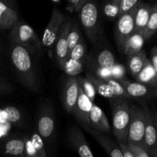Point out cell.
Wrapping results in <instances>:
<instances>
[{
	"label": "cell",
	"instance_id": "obj_32",
	"mask_svg": "<svg viewBox=\"0 0 157 157\" xmlns=\"http://www.w3.org/2000/svg\"><path fill=\"white\" fill-rule=\"evenodd\" d=\"M87 55V44L84 38H81L69 53L68 58L84 61Z\"/></svg>",
	"mask_w": 157,
	"mask_h": 157
},
{
	"label": "cell",
	"instance_id": "obj_18",
	"mask_svg": "<svg viewBox=\"0 0 157 157\" xmlns=\"http://www.w3.org/2000/svg\"><path fill=\"white\" fill-rule=\"evenodd\" d=\"M25 135L21 136H12L6 139L0 145V153L11 156L25 157Z\"/></svg>",
	"mask_w": 157,
	"mask_h": 157
},
{
	"label": "cell",
	"instance_id": "obj_2",
	"mask_svg": "<svg viewBox=\"0 0 157 157\" xmlns=\"http://www.w3.org/2000/svg\"><path fill=\"white\" fill-rule=\"evenodd\" d=\"M113 116V134L117 143H127L130 121V106L127 99L110 100Z\"/></svg>",
	"mask_w": 157,
	"mask_h": 157
},
{
	"label": "cell",
	"instance_id": "obj_5",
	"mask_svg": "<svg viewBox=\"0 0 157 157\" xmlns=\"http://www.w3.org/2000/svg\"><path fill=\"white\" fill-rule=\"evenodd\" d=\"M56 129V118L52 104L48 101L40 109L37 120L36 130L44 142H48L53 137Z\"/></svg>",
	"mask_w": 157,
	"mask_h": 157
},
{
	"label": "cell",
	"instance_id": "obj_8",
	"mask_svg": "<svg viewBox=\"0 0 157 157\" xmlns=\"http://www.w3.org/2000/svg\"><path fill=\"white\" fill-rule=\"evenodd\" d=\"M135 9L136 8L119 15L115 25V39L117 45L121 52L126 40L136 32L134 23Z\"/></svg>",
	"mask_w": 157,
	"mask_h": 157
},
{
	"label": "cell",
	"instance_id": "obj_15",
	"mask_svg": "<svg viewBox=\"0 0 157 157\" xmlns=\"http://www.w3.org/2000/svg\"><path fill=\"white\" fill-rule=\"evenodd\" d=\"M88 127L104 133H110V126L107 116L104 112L94 104L92 105L89 113Z\"/></svg>",
	"mask_w": 157,
	"mask_h": 157
},
{
	"label": "cell",
	"instance_id": "obj_44",
	"mask_svg": "<svg viewBox=\"0 0 157 157\" xmlns=\"http://www.w3.org/2000/svg\"><path fill=\"white\" fill-rule=\"evenodd\" d=\"M52 1L55 3H59V2H61V0H52Z\"/></svg>",
	"mask_w": 157,
	"mask_h": 157
},
{
	"label": "cell",
	"instance_id": "obj_36",
	"mask_svg": "<svg viewBox=\"0 0 157 157\" xmlns=\"http://www.w3.org/2000/svg\"><path fill=\"white\" fill-rule=\"evenodd\" d=\"M111 78L117 80V81H121V80L125 79L126 73H127V69L125 66L122 64L119 63H115L113 66L110 68Z\"/></svg>",
	"mask_w": 157,
	"mask_h": 157
},
{
	"label": "cell",
	"instance_id": "obj_30",
	"mask_svg": "<svg viewBox=\"0 0 157 157\" xmlns=\"http://www.w3.org/2000/svg\"><path fill=\"white\" fill-rule=\"evenodd\" d=\"M84 63L87 65V69L89 71V73L91 74L94 76L97 77L98 78H101V79L105 80V81L111 78L110 68L101 67L86 59L84 60Z\"/></svg>",
	"mask_w": 157,
	"mask_h": 157
},
{
	"label": "cell",
	"instance_id": "obj_23",
	"mask_svg": "<svg viewBox=\"0 0 157 157\" xmlns=\"http://www.w3.org/2000/svg\"><path fill=\"white\" fill-rule=\"evenodd\" d=\"M147 58H148L147 54L143 50L137 53L127 56V67L132 76L135 78L137 75V74L144 67Z\"/></svg>",
	"mask_w": 157,
	"mask_h": 157
},
{
	"label": "cell",
	"instance_id": "obj_45",
	"mask_svg": "<svg viewBox=\"0 0 157 157\" xmlns=\"http://www.w3.org/2000/svg\"><path fill=\"white\" fill-rule=\"evenodd\" d=\"M0 67H1V61H0Z\"/></svg>",
	"mask_w": 157,
	"mask_h": 157
},
{
	"label": "cell",
	"instance_id": "obj_17",
	"mask_svg": "<svg viewBox=\"0 0 157 157\" xmlns=\"http://www.w3.org/2000/svg\"><path fill=\"white\" fill-rule=\"evenodd\" d=\"M84 129L99 143L100 145L104 148L109 156L112 157H123L118 144L115 143V141L111 138L104 134V133L97 131L89 127H84Z\"/></svg>",
	"mask_w": 157,
	"mask_h": 157
},
{
	"label": "cell",
	"instance_id": "obj_26",
	"mask_svg": "<svg viewBox=\"0 0 157 157\" xmlns=\"http://www.w3.org/2000/svg\"><path fill=\"white\" fill-rule=\"evenodd\" d=\"M82 38V34H81V29L76 21L71 20L70 29H69L68 34H67V49H68V54L72 50L74 47L76 45L77 43L80 41V39Z\"/></svg>",
	"mask_w": 157,
	"mask_h": 157
},
{
	"label": "cell",
	"instance_id": "obj_29",
	"mask_svg": "<svg viewBox=\"0 0 157 157\" xmlns=\"http://www.w3.org/2000/svg\"><path fill=\"white\" fill-rule=\"evenodd\" d=\"M84 61L68 58L64 63L61 69L67 74L68 76L77 77L79 74L84 71Z\"/></svg>",
	"mask_w": 157,
	"mask_h": 157
},
{
	"label": "cell",
	"instance_id": "obj_39",
	"mask_svg": "<svg viewBox=\"0 0 157 157\" xmlns=\"http://www.w3.org/2000/svg\"><path fill=\"white\" fill-rule=\"evenodd\" d=\"M123 157H134L127 143H118Z\"/></svg>",
	"mask_w": 157,
	"mask_h": 157
},
{
	"label": "cell",
	"instance_id": "obj_9",
	"mask_svg": "<svg viewBox=\"0 0 157 157\" xmlns=\"http://www.w3.org/2000/svg\"><path fill=\"white\" fill-rule=\"evenodd\" d=\"M71 23V18L70 17H65L54 47L57 63L61 68H62L65 61L68 59L69 54L67 49V38Z\"/></svg>",
	"mask_w": 157,
	"mask_h": 157
},
{
	"label": "cell",
	"instance_id": "obj_7",
	"mask_svg": "<svg viewBox=\"0 0 157 157\" xmlns=\"http://www.w3.org/2000/svg\"><path fill=\"white\" fill-rule=\"evenodd\" d=\"M64 18L65 16L60 12L59 9L57 7H54L50 21L43 32L42 38L41 40L42 47L45 49L52 50L54 48Z\"/></svg>",
	"mask_w": 157,
	"mask_h": 157
},
{
	"label": "cell",
	"instance_id": "obj_3",
	"mask_svg": "<svg viewBox=\"0 0 157 157\" xmlns=\"http://www.w3.org/2000/svg\"><path fill=\"white\" fill-rule=\"evenodd\" d=\"M79 19L85 35L92 44H97L101 37L99 8L95 0H87L79 11Z\"/></svg>",
	"mask_w": 157,
	"mask_h": 157
},
{
	"label": "cell",
	"instance_id": "obj_22",
	"mask_svg": "<svg viewBox=\"0 0 157 157\" xmlns=\"http://www.w3.org/2000/svg\"><path fill=\"white\" fill-rule=\"evenodd\" d=\"M145 38L144 34L135 32L126 40L122 48V52L127 56L133 55L143 50L145 43Z\"/></svg>",
	"mask_w": 157,
	"mask_h": 157
},
{
	"label": "cell",
	"instance_id": "obj_28",
	"mask_svg": "<svg viewBox=\"0 0 157 157\" xmlns=\"http://www.w3.org/2000/svg\"><path fill=\"white\" fill-rule=\"evenodd\" d=\"M157 32V3L152 6L151 13L147 22V27L144 32L146 41L150 39Z\"/></svg>",
	"mask_w": 157,
	"mask_h": 157
},
{
	"label": "cell",
	"instance_id": "obj_11",
	"mask_svg": "<svg viewBox=\"0 0 157 157\" xmlns=\"http://www.w3.org/2000/svg\"><path fill=\"white\" fill-rule=\"evenodd\" d=\"M146 116V127L144 142L147 145L150 156L157 157V133L153 110L144 107Z\"/></svg>",
	"mask_w": 157,
	"mask_h": 157
},
{
	"label": "cell",
	"instance_id": "obj_38",
	"mask_svg": "<svg viewBox=\"0 0 157 157\" xmlns=\"http://www.w3.org/2000/svg\"><path fill=\"white\" fill-rule=\"evenodd\" d=\"M87 0H67V10L71 12H79Z\"/></svg>",
	"mask_w": 157,
	"mask_h": 157
},
{
	"label": "cell",
	"instance_id": "obj_21",
	"mask_svg": "<svg viewBox=\"0 0 157 157\" xmlns=\"http://www.w3.org/2000/svg\"><path fill=\"white\" fill-rule=\"evenodd\" d=\"M135 78L138 82L157 88V74L150 59L147 58L144 67L141 69Z\"/></svg>",
	"mask_w": 157,
	"mask_h": 157
},
{
	"label": "cell",
	"instance_id": "obj_24",
	"mask_svg": "<svg viewBox=\"0 0 157 157\" xmlns=\"http://www.w3.org/2000/svg\"><path fill=\"white\" fill-rule=\"evenodd\" d=\"M86 78L91 81V83L94 84L95 89H96L97 93H98L100 95L109 100L116 99L117 98L113 94V90L110 88V86L107 84V81L105 80L97 78V77L94 76L90 73L86 74Z\"/></svg>",
	"mask_w": 157,
	"mask_h": 157
},
{
	"label": "cell",
	"instance_id": "obj_34",
	"mask_svg": "<svg viewBox=\"0 0 157 157\" xmlns=\"http://www.w3.org/2000/svg\"><path fill=\"white\" fill-rule=\"evenodd\" d=\"M107 83L110 88L112 89L113 92V94L115 95L117 98H124V99H130V96L127 91L125 90L124 87H123L122 84L120 83V81L117 80L110 78V79L107 80Z\"/></svg>",
	"mask_w": 157,
	"mask_h": 157
},
{
	"label": "cell",
	"instance_id": "obj_35",
	"mask_svg": "<svg viewBox=\"0 0 157 157\" xmlns=\"http://www.w3.org/2000/svg\"><path fill=\"white\" fill-rule=\"evenodd\" d=\"M134 157H151L145 142L127 143Z\"/></svg>",
	"mask_w": 157,
	"mask_h": 157
},
{
	"label": "cell",
	"instance_id": "obj_33",
	"mask_svg": "<svg viewBox=\"0 0 157 157\" xmlns=\"http://www.w3.org/2000/svg\"><path fill=\"white\" fill-rule=\"evenodd\" d=\"M4 113L7 121L14 125H19L22 122V114L18 108L15 107H6L4 108Z\"/></svg>",
	"mask_w": 157,
	"mask_h": 157
},
{
	"label": "cell",
	"instance_id": "obj_31",
	"mask_svg": "<svg viewBox=\"0 0 157 157\" xmlns=\"http://www.w3.org/2000/svg\"><path fill=\"white\" fill-rule=\"evenodd\" d=\"M77 79H78V85H79V87L81 89V90L90 98L92 102H94L97 91L91 81L87 79L86 77L84 78V77L77 76Z\"/></svg>",
	"mask_w": 157,
	"mask_h": 157
},
{
	"label": "cell",
	"instance_id": "obj_14",
	"mask_svg": "<svg viewBox=\"0 0 157 157\" xmlns=\"http://www.w3.org/2000/svg\"><path fill=\"white\" fill-rule=\"evenodd\" d=\"M92 102L90 98L79 87V94L72 114L82 127H88V116L91 110Z\"/></svg>",
	"mask_w": 157,
	"mask_h": 157
},
{
	"label": "cell",
	"instance_id": "obj_10",
	"mask_svg": "<svg viewBox=\"0 0 157 157\" xmlns=\"http://www.w3.org/2000/svg\"><path fill=\"white\" fill-rule=\"evenodd\" d=\"M118 81L124 87L130 99H150L157 97V88L138 81H130L127 78Z\"/></svg>",
	"mask_w": 157,
	"mask_h": 157
},
{
	"label": "cell",
	"instance_id": "obj_37",
	"mask_svg": "<svg viewBox=\"0 0 157 157\" xmlns=\"http://www.w3.org/2000/svg\"><path fill=\"white\" fill-rule=\"evenodd\" d=\"M140 2V0H120V15L133 10Z\"/></svg>",
	"mask_w": 157,
	"mask_h": 157
},
{
	"label": "cell",
	"instance_id": "obj_43",
	"mask_svg": "<svg viewBox=\"0 0 157 157\" xmlns=\"http://www.w3.org/2000/svg\"><path fill=\"white\" fill-rule=\"evenodd\" d=\"M154 113V117H155V122H156V133H157V109L153 110Z\"/></svg>",
	"mask_w": 157,
	"mask_h": 157
},
{
	"label": "cell",
	"instance_id": "obj_12",
	"mask_svg": "<svg viewBox=\"0 0 157 157\" xmlns=\"http://www.w3.org/2000/svg\"><path fill=\"white\" fill-rule=\"evenodd\" d=\"M67 142L71 148L81 157L94 156L84 133L76 126H72L68 130Z\"/></svg>",
	"mask_w": 157,
	"mask_h": 157
},
{
	"label": "cell",
	"instance_id": "obj_41",
	"mask_svg": "<svg viewBox=\"0 0 157 157\" xmlns=\"http://www.w3.org/2000/svg\"><path fill=\"white\" fill-rule=\"evenodd\" d=\"M151 61L152 64H153V67H154L155 71H156L157 74V47L155 46L152 48L151 50Z\"/></svg>",
	"mask_w": 157,
	"mask_h": 157
},
{
	"label": "cell",
	"instance_id": "obj_1",
	"mask_svg": "<svg viewBox=\"0 0 157 157\" xmlns=\"http://www.w3.org/2000/svg\"><path fill=\"white\" fill-rule=\"evenodd\" d=\"M10 59L20 82L28 90L38 92L39 89L38 76L31 52L21 44L11 41Z\"/></svg>",
	"mask_w": 157,
	"mask_h": 157
},
{
	"label": "cell",
	"instance_id": "obj_20",
	"mask_svg": "<svg viewBox=\"0 0 157 157\" xmlns=\"http://www.w3.org/2000/svg\"><path fill=\"white\" fill-rule=\"evenodd\" d=\"M152 6L148 3L140 2L137 5L135 9L134 23L135 31L144 34L151 13Z\"/></svg>",
	"mask_w": 157,
	"mask_h": 157
},
{
	"label": "cell",
	"instance_id": "obj_13",
	"mask_svg": "<svg viewBox=\"0 0 157 157\" xmlns=\"http://www.w3.org/2000/svg\"><path fill=\"white\" fill-rule=\"evenodd\" d=\"M79 94V85L77 77L69 76L64 85L62 102L64 109L68 113L72 114Z\"/></svg>",
	"mask_w": 157,
	"mask_h": 157
},
{
	"label": "cell",
	"instance_id": "obj_4",
	"mask_svg": "<svg viewBox=\"0 0 157 157\" xmlns=\"http://www.w3.org/2000/svg\"><path fill=\"white\" fill-rule=\"evenodd\" d=\"M11 41L25 47L32 54L41 53L42 51L41 41L35 31L24 21H18L9 32Z\"/></svg>",
	"mask_w": 157,
	"mask_h": 157
},
{
	"label": "cell",
	"instance_id": "obj_16",
	"mask_svg": "<svg viewBox=\"0 0 157 157\" xmlns=\"http://www.w3.org/2000/svg\"><path fill=\"white\" fill-rule=\"evenodd\" d=\"M25 155L28 157H46L44 142L37 130L31 136L25 135Z\"/></svg>",
	"mask_w": 157,
	"mask_h": 157
},
{
	"label": "cell",
	"instance_id": "obj_40",
	"mask_svg": "<svg viewBox=\"0 0 157 157\" xmlns=\"http://www.w3.org/2000/svg\"><path fill=\"white\" fill-rule=\"evenodd\" d=\"M12 90V85L7 81L0 78V95L5 94Z\"/></svg>",
	"mask_w": 157,
	"mask_h": 157
},
{
	"label": "cell",
	"instance_id": "obj_6",
	"mask_svg": "<svg viewBox=\"0 0 157 157\" xmlns=\"http://www.w3.org/2000/svg\"><path fill=\"white\" fill-rule=\"evenodd\" d=\"M146 116L144 107L133 104L130 106V121L127 143L144 142Z\"/></svg>",
	"mask_w": 157,
	"mask_h": 157
},
{
	"label": "cell",
	"instance_id": "obj_19",
	"mask_svg": "<svg viewBox=\"0 0 157 157\" xmlns=\"http://www.w3.org/2000/svg\"><path fill=\"white\" fill-rule=\"evenodd\" d=\"M18 21V16L15 9L0 0V30H10Z\"/></svg>",
	"mask_w": 157,
	"mask_h": 157
},
{
	"label": "cell",
	"instance_id": "obj_27",
	"mask_svg": "<svg viewBox=\"0 0 157 157\" xmlns=\"http://www.w3.org/2000/svg\"><path fill=\"white\" fill-rule=\"evenodd\" d=\"M102 11L106 18L116 19L120 15V0H106L103 2Z\"/></svg>",
	"mask_w": 157,
	"mask_h": 157
},
{
	"label": "cell",
	"instance_id": "obj_42",
	"mask_svg": "<svg viewBox=\"0 0 157 157\" xmlns=\"http://www.w3.org/2000/svg\"><path fill=\"white\" fill-rule=\"evenodd\" d=\"M3 2H5L6 4H7L8 6H11L12 8H15V0H1Z\"/></svg>",
	"mask_w": 157,
	"mask_h": 157
},
{
	"label": "cell",
	"instance_id": "obj_25",
	"mask_svg": "<svg viewBox=\"0 0 157 157\" xmlns=\"http://www.w3.org/2000/svg\"><path fill=\"white\" fill-rule=\"evenodd\" d=\"M85 59L98 66L105 68H110L116 63L114 55L110 50L106 48L102 49L101 52H98V55H96L94 58H87L86 57Z\"/></svg>",
	"mask_w": 157,
	"mask_h": 157
}]
</instances>
